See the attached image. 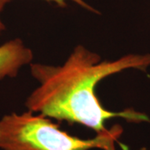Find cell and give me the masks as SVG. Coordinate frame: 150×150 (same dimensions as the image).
Returning <instances> with one entry per match:
<instances>
[{
	"label": "cell",
	"instance_id": "obj_1",
	"mask_svg": "<svg viewBox=\"0 0 150 150\" xmlns=\"http://www.w3.org/2000/svg\"><path fill=\"white\" fill-rule=\"evenodd\" d=\"M30 72L38 86L28 95V111L70 123H79L96 132H108V120L123 118L139 122L144 114L134 110L112 112L103 106L95 89L103 79L124 70L146 71L150 54H128L115 60L101 56L83 45H77L63 64H30Z\"/></svg>",
	"mask_w": 150,
	"mask_h": 150
},
{
	"label": "cell",
	"instance_id": "obj_2",
	"mask_svg": "<svg viewBox=\"0 0 150 150\" xmlns=\"http://www.w3.org/2000/svg\"><path fill=\"white\" fill-rule=\"evenodd\" d=\"M123 132L114 126L89 139L72 136L39 113L31 111L6 114L0 119L1 150H115Z\"/></svg>",
	"mask_w": 150,
	"mask_h": 150
},
{
	"label": "cell",
	"instance_id": "obj_3",
	"mask_svg": "<svg viewBox=\"0 0 150 150\" xmlns=\"http://www.w3.org/2000/svg\"><path fill=\"white\" fill-rule=\"evenodd\" d=\"M33 53L20 38H14L0 46V80L14 78L25 65L32 64Z\"/></svg>",
	"mask_w": 150,
	"mask_h": 150
},
{
	"label": "cell",
	"instance_id": "obj_4",
	"mask_svg": "<svg viewBox=\"0 0 150 150\" xmlns=\"http://www.w3.org/2000/svg\"><path fill=\"white\" fill-rule=\"evenodd\" d=\"M44 1H47V2H49V3H53V4H56L57 6L61 7V8L67 7L68 3L72 2V3H74L75 4H77V5L80 6L81 8H83L85 10L90 11L92 13H97V14L99 13V11L97 10L95 8H93L90 4H88L85 0H44Z\"/></svg>",
	"mask_w": 150,
	"mask_h": 150
},
{
	"label": "cell",
	"instance_id": "obj_5",
	"mask_svg": "<svg viewBox=\"0 0 150 150\" xmlns=\"http://www.w3.org/2000/svg\"><path fill=\"white\" fill-rule=\"evenodd\" d=\"M10 0H0V34L5 30V25L4 23V22L2 20V18H1V14H2V12L4 10V7L8 3H9Z\"/></svg>",
	"mask_w": 150,
	"mask_h": 150
}]
</instances>
